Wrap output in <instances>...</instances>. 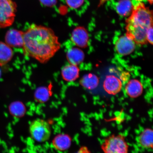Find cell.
<instances>
[{"label": "cell", "instance_id": "cell-16", "mask_svg": "<svg viewBox=\"0 0 153 153\" xmlns=\"http://www.w3.org/2000/svg\"><path fill=\"white\" fill-rule=\"evenodd\" d=\"M134 6L131 0H120L116 5L117 12L123 16H127L131 14Z\"/></svg>", "mask_w": 153, "mask_h": 153}, {"label": "cell", "instance_id": "cell-24", "mask_svg": "<svg viewBox=\"0 0 153 153\" xmlns=\"http://www.w3.org/2000/svg\"><path fill=\"white\" fill-rule=\"evenodd\" d=\"M79 152L81 153H91L90 151H89L87 147H83L80 149Z\"/></svg>", "mask_w": 153, "mask_h": 153}, {"label": "cell", "instance_id": "cell-23", "mask_svg": "<svg viewBox=\"0 0 153 153\" xmlns=\"http://www.w3.org/2000/svg\"><path fill=\"white\" fill-rule=\"evenodd\" d=\"M130 74L128 72H123L120 75V79L123 82H126L128 81L130 78Z\"/></svg>", "mask_w": 153, "mask_h": 153}, {"label": "cell", "instance_id": "cell-10", "mask_svg": "<svg viewBox=\"0 0 153 153\" xmlns=\"http://www.w3.org/2000/svg\"><path fill=\"white\" fill-rule=\"evenodd\" d=\"M125 89L129 96L134 98L142 94L143 87L142 83L138 80L131 79L128 82Z\"/></svg>", "mask_w": 153, "mask_h": 153}, {"label": "cell", "instance_id": "cell-13", "mask_svg": "<svg viewBox=\"0 0 153 153\" xmlns=\"http://www.w3.org/2000/svg\"><path fill=\"white\" fill-rule=\"evenodd\" d=\"M13 56L11 47L5 42L0 41V66L7 65L11 60Z\"/></svg>", "mask_w": 153, "mask_h": 153}, {"label": "cell", "instance_id": "cell-12", "mask_svg": "<svg viewBox=\"0 0 153 153\" xmlns=\"http://www.w3.org/2000/svg\"><path fill=\"white\" fill-rule=\"evenodd\" d=\"M85 54L81 49L77 48H72L69 49L66 53V58L70 64H80L84 60Z\"/></svg>", "mask_w": 153, "mask_h": 153}, {"label": "cell", "instance_id": "cell-7", "mask_svg": "<svg viewBox=\"0 0 153 153\" xmlns=\"http://www.w3.org/2000/svg\"><path fill=\"white\" fill-rule=\"evenodd\" d=\"M24 32L15 29L8 30L5 34V42L11 47H22Z\"/></svg>", "mask_w": 153, "mask_h": 153}, {"label": "cell", "instance_id": "cell-3", "mask_svg": "<svg viewBox=\"0 0 153 153\" xmlns=\"http://www.w3.org/2000/svg\"><path fill=\"white\" fill-rule=\"evenodd\" d=\"M16 11L17 5L12 0H0V28L12 25Z\"/></svg>", "mask_w": 153, "mask_h": 153}, {"label": "cell", "instance_id": "cell-19", "mask_svg": "<svg viewBox=\"0 0 153 153\" xmlns=\"http://www.w3.org/2000/svg\"><path fill=\"white\" fill-rule=\"evenodd\" d=\"M66 1L67 4L70 8L76 9L81 6L84 0H66Z\"/></svg>", "mask_w": 153, "mask_h": 153}, {"label": "cell", "instance_id": "cell-15", "mask_svg": "<svg viewBox=\"0 0 153 153\" xmlns=\"http://www.w3.org/2000/svg\"><path fill=\"white\" fill-rule=\"evenodd\" d=\"M71 139L68 135L60 134L55 137L53 141V146L57 150L64 151L70 148L71 145Z\"/></svg>", "mask_w": 153, "mask_h": 153}, {"label": "cell", "instance_id": "cell-5", "mask_svg": "<svg viewBox=\"0 0 153 153\" xmlns=\"http://www.w3.org/2000/svg\"><path fill=\"white\" fill-rule=\"evenodd\" d=\"M101 148L106 153H127L129 146L123 136L113 134L105 140Z\"/></svg>", "mask_w": 153, "mask_h": 153}, {"label": "cell", "instance_id": "cell-27", "mask_svg": "<svg viewBox=\"0 0 153 153\" xmlns=\"http://www.w3.org/2000/svg\"><path fill=\"white\" fill-rule=\"evenodd\" d=\"M137 1H142V0H137Z\"/></svg>", "mask_w": 153, "mask_h": 153}, {"label": "cell", "instance_id": "cell-4", "mask_svg": "<svg viewBox=\"0 0 153 153\" xmlns=\"http://www.w3.org/2000/svg\"><path fill=\"white\" fill-rule=\"evenodd\" d=\"M29 131L32 138L39 143L48 140L51 133L49 124L45 120L41 119H36L31 122Z\"/></svg>", "mask_w": 153, "mask_h": 153}, {"label": "cell", "instance_id": "cell-17", "mask_svg": "<svg viewBox=\"0 0 153 153\" xmlns=\"http://www.w3.org/2000/svg\"><path fill=\"white\" fill-rule=\"evenodd\" d=\"M153 131L152 129H145L139 136V143L143 148L153 149Z\"/></svg>", "mask_w": 153, "mask_h": 153}, {"label": "cell", "instance_id": "cell-2", "mask_svg": "<svg viewBox=\"0 0 153 153\" xmlns=\"http://www.w3.org/2000/svg\"><path fill=\"white\" fill-rule=\"evenodd\" d=\"M152 12L143 3L134 7L126 23L128 33L136 36L145 35L148 28L153 25Z\"/></svg>", "mask_w": 153, "mask_h": 153}, {"label": "cell", "instance_id": "cell-8", "mask_svg": "<svg viewBox=\"0 0 153 153\" xmlns=\"http://www.w3.org/2000/svg\"><path fill=\"white\" fill-rule=\"evenodd\" d=\"M103 87L108 94L116 95L121 91L122 83L121 80L116 76L108 75L105 78Z\"/></svg>", "mask_w": 153, "mask_h": 153}, {"label": "cell", "instance_id": "cell-25", "mask_svg": "<svg viewBox=\"0 0 153 153\" xmlns=\"http://www.w3.org/2000/svg\"><path fill=\"white\" fill-rule=\"evenodd\" d=\"M108 1V0H100V5L104 3V2H105V1Z\"/></svg>", "mask_w": 153, "mask_h": 153}, {"label": "cell", "instance_id": "cell-26", "mask_svg": "<svg viewBox=\"0 0 153 153\" xmlns=\"http://www.w3.org/2000/svg\"><path fill=\"white\" fill-rule=\"evenodd\" d=\"M148 1L149 2V3L150 4H152L153 3V0H148Z\"/></svg>", "mask_w": 153, "mask_h": 153}, {"label": "cell", "instance_id": "cell-21", "mask_svg": "<svg viewBox=\"0 0 153 153\" xmlns=\"http://www.w3.org/2000/svg\"><path fill=\"white\" fill-rule=\"evenodd\" d=\"M153 25L148 28L146 32V39L149 43L153 44Z\"/></svg>", "mask_w": 153, "mask_h": 153}, {"label": "cell", "instance_id": "cell-22", "mask_svg": "<svg viewBox=\"0 0 153 153\" xmlns=\"http://www.w3.org/2000/svg\"><path fill=\"white\" fill-rule=\"evenodd\" d=\"M40 2L45 6L51 7L54 6L57 3V0H39Z\"/></svg>", "mask_w": 153, "mask_h": 153}, {"label": "cell", "instance_id": "cell-6", "mask_svg": "<svg viewBox=\"0 0 153 153\" xmlns=\"http://www.w3.org/2000/svg\"><path fill=\"white\" fill-rule=\"evenodd\" d=\"M135 43L127 36L120 37L115 43L117 51L120 55L126 56L131 54L134 51Z\"/></svg>", "mask_w": 153, "mask_h": 153}, {"label": "cell", "instance_id": "cell-1", "mask_svg": "<svg viewBox=\"0 0 153 153\" xmlns=\"http://www.w3.org/2000/svg\"><path fill=\"white\" fill-rule=\"evenodd\" d=\"M61 46L54 31L47 27L33 24L24 32L22 48L24 55L42 64L54 56Z\"/></svg>", "mask_w": 153, "mask_h": 153}, {"label": "cell", "instance_id": "cell-20", "mask_svg": "<svg viewBox=\"0 0 153 153\" xmlns=\"http://www.w3.org/2000/svg\"><path fill=\"white\" fill-rule=\"evenodd\" d=\"M48 92L45 89H39L36 93V97L40 101H45L48 97Z\"/></svg>", "mask_w": 153, "mask_h": 153}, {"label": "cell", "instance_id": "cell-11", "mask_svg": "<svg viewBox=\"0 0 153 153\" xmlns=\"http://www.w3.org/2000/svg\"><path fill=\"white\" fill-rule=\"evenodd\" d=\"M79 69L77 65L71 64L65 66L62 71V77L65 81L72 82L79 77Z\"/></svg>", "mask_w": 153, "mask_h": 153}, {"label": "cell", "instance_id": "cell-9", "mask_svg": "<svg viewBox=\"0 0 153 153\" xmlns=\"http://www.w3.org/2000/svg\"><path fill=\"white\" fill-rule=\"evenodd\" d=\"M71 40L78 47L81 48L87 47L89 40L87 30L81 26H78L74 28L72 33Z\"/></svg>", "mask_w": 153, "mask_h": 153}, {"label": "cell", "instance_id": "cell-14", "mask_svg": "<svg viewBox=\"0 0 153 153\" xmlns=\"http://www.w3.org/2000/svg\"><path fill=\"white\" fill-rule=\"evenodd\" d=\"M99 83V79L95 74H92L84 75L80 81V84L84 88L89 90H92L97 87Z\"/></svg>", "mask_w": 153, "mask_h": 153}, {"label": "cell", "instance_id": "cell-18", "mask_svg": "<svg viewBox=\"0 0 153 153\" xmlns=\"http://www.w3.org/2000/svg\"><path fill=\"white\" fill-rule=\"evenodd\" d=\"M10 111L12 114L15 116H18L20 114V112H22V106L18 103L14 102L11 104L9 106Z\"/></svg>", "mask_w": 153, "mask_h": 153}]
</instances>
